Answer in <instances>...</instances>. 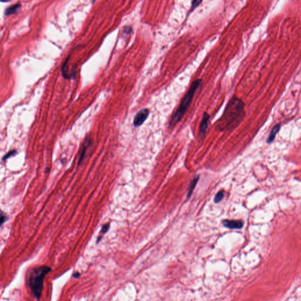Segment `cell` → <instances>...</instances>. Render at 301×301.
I'll list each match as a JSON object with an SVG mask.
<instances>
[{"instance_id":"cell-5","label":"cell","mask_w":301,"mask_h":301,"mask_svg":"<svg viewBox=\"0 0 301 301\" xmlns=\"http://www.w3.org/2000/svg\"><path fill=\"white\" fill-rule=\"evenodd\" d=\"M223 225L225 227L229 229L240 230L243 226V222L241 220H224Z\"/></svg>"},{"instance_id":"cell-3","label":"cell","mask_w":301,"mask_h":301,"mask_svg":"<svg viewBox=\"0 0 301 301\" xmlns=\"http://www.w3.org/2000/svg\"><path fill=\"white\" fill-rule=\"evenodd\" d=\"M201 83L202 80L201 79H197L192 83L188 91L183 98L177 111L171 116L170 121V126L171 127L176 125L183 118V116L191 104L196 91L201 86Z\"/></svg>"},{"instance_id":"cell-4","label":"cell","mask_w":301,"mask_h":301,"mask_svg":"<svg viewBox=\"0 0 301 301\" xmlns=\"http://www.w3.org/2000/svg\"><path fill=\"white\" fill-rule=\"evenodd\" d=\"M149 110L147 108L142 109L139 112H138L134 119L133 124L134 127H138L144 124V122L147 119L149 115Z\"/></svg>"},{"instance_id":"cell-15","label":"cell","mask_w":301,"mask_h":301,"mask_svg":"<svg viewBox=\"0 0 301 301\" xmlns=\"http://www.w3.org/2000/svg\"><path fill=\"white\" fill-rule=\"evenodd\" d=\"M132 31V29L130 26H125L123 28V32L125 34H130Z\"/></svg>"},{"instance_id":"cell-12","label":"cell","mask_w":301,"mask_h":301,"mask_svg":"<svg viewBox=\"0 0 301 301\" xmlns=\"http://www.w3.org/2000/svg\"><path fill=\"white\" fill-rule=\"evenodd\" d=\"M202 1H198V0H194L192 1V5H191V12L193 11L195 8H196L198 6H199L201 3Z\"/></svg>"},{"instance_id":"cell-14","label":"cell","mask_w":301,"mask_h":301,"mask_svg":"<svg viewBox=\"0 0 301 301\" xmlns=\"http://www.w3.org/2000/svg\"><path fill=\"white\" fill-rule=\"evenodd\" d=\"M110 227V224H106L102 226V227L101 232L102 234H106V232H108V230H109Z\"/></svg>"},{"instance_id":"cell-7","label":"cell","mask_w":301,"mask_h":301,"mask_svg":"<svg viewBox=\"0 0 301 301\" xmlns=\"http://www.w3.org/2000/svg\"><path fill=\"white\" fill-rule=\"evenodd\" d=\"M21 5L20 4H16L15 5L9 6L6 10L4 14L6 15H10L14 14L18 12L19 9L21 8Z\"/></svg>"},{"instance_id":"cell-10","label":"cell","mask_w":301,"mask_h":301,"mask_svg":"<svg viewBox=\"0 0 301 301\" xmlns=\"http://www.w3.org/2000/svg\"><path fill=\"white\" fill-rule=\"evenodd\" d=\"M280 130V125H275L272 130L271 132L269 134V136L267 140V141L266 142L268 143V144H270L273 141L275 138V136L277 135V132H279V131Z\"/></svg>"},{"instance_id":"cell-9","label":"cell","mask_w":301,"mask_h":301,"mask_svg":"<svg viewBox=\"0 0 301 301\" xmlns=\"http://www.w3.org/2000/svg\"><path fill=\"white\" fill-rule=\"evenodd\" d=\"M90 144H91L90 138H87L85 140V141H84V143L82 148H81V151L80 153V158H79L78 164H80L82 160H83L84 156V155L85 154L86 150H87V148L88 147L89 145H90Z\"/></svg>"},{"instance_id":"cell-8","label":"cell","mask_w":301,"mask_h":301,"mask_svg":"<svg viewBox=\"0 0 301 301\" xmlns=\"http://www.w3.org/2000/svg\"><path fill=\"white\" fill-rule=\"evenodd\" d=\"M198 179H199V177L197 175L192 180V181L189 184V187L188 188V193H187V198H189L191 196V195H192L194 190L195 189V187L198 183Z\"/></svg>"},{"instance_id":"cell-6","label":"cell","mask_w":301,"mask_h":301,"mask_svg":"<svg viewBox=\"0 0 301 301\" xmlns=\"http://www.w3.org/2000/svg\"><path fill=\"white\" fill-rule=\"evenodd\" d=\"M209 119H210L209 115L207 112H205L203 115L202 119L200 123V136L201 138H203L205 136L207 128L208 127Z\"/></svg>"},{"instance_id":"cell-16","label":"cell","mask_w":301,"mask_h":301,"mask_svg":"<svg viewBox=\"0 0 301 301\" xmlns=\"http://www.w3.org/2000/svg\"><path fill=\"white\" fill-rule=\"evenodd\" d=\"M7 219H8V217L5 213H4L2 212L1 214V225H2L7 220Z\"/></svg>"},{"instance_id":"cell-2","label":"cell","mask_w":301,"mask_h":301,"mask_svg":"<svg viewBox=\"0 0 301 301\" xmlns=\"http://www.w3.org/2000/svg\"><path fill=\"white\" fill-rule=\"evenodd\" d=\"M51 270V268L48 266L41 265L32 268L28 273V284L38 300L41 296L44 279Z\"/></svg>"},{"instance_id":"cell-1","label":"cell","mask_w":301,"mask_h":301,"mask_svg":"<svg viewBox=\"0 0 301 301\" xmlns=\"http://www.w3.org/2000/svg\"><path fill=\"white\" fill-rule=\"evenodd\" d=\"M245 104L239 98L234 97L228 102L217 124L221 131L234 129L245 117Z\"/></svg>"},{"instance_id":"cell-13","label":"cell","mask_w":301,"mask_h":301,"mask_svg":"<svg viewBox=\"0 0 301 301\" xmlns=\"http://www.w3.org/2000/svg\"><path fill=\"white\" fill-rule=\"evenodd\" d=\"M15 154H17V151H16V150H12V151H10V152H8V153H7V154H6V155H5V156L3 157L2 160H3V161H5V160H6V159L9 158L10 157H11V156H13L14 155H15Z\"/></svg>"},{"instance_id":"cell-17","label":"cell","mask_w":301,"mask_h":301,"mask_svg":"<svg viewBox=\"0 0 301 301\" xmlns=\"http://www.w3.org/2000/svg\"><path fill=\"white\" fill-rule=\"evenodd\" d=\"M80 276H81L80 273H79V272H78L74 273V274L72 275V277H75V278H78V277H80Z\"/></svg>"},{"instance_id":"cell-11","label":"cell","mask_w":301,"mask_h":301,"mask_svg":"<svg viewBox=\"0 0 301 301\" xmlns=\"http://www.w3.org/2000/svg\"><path fill=\"white\" fill-rule=\"evenodd\" d=\"M224 191H220L218 192L215 195V198H214V202L217 204L220 202L224 198Z\"/></svg>"}]
</instances>
